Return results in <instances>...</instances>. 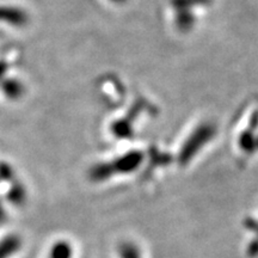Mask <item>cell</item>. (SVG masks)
<instances>
[{"label":"cell","mask_w":258,"mask_h":258,"mask_svg":"<svg viewBox=\"0 0 258 258\" xmlns=\"http://www.w3.org/2000/svg\"><path fill=\"white\" fill-rule=\"evenodd\" d=\"M141 160H143V154L140 152H131L112 163L96 165L91 170L90 175L93 180H103L116 173H129L138 169Z\"/></svg>","instance_id":"1"},{"label":"cell","mask_w":258,"mask_h":258,"mask_svg":"<svg viewBox=\"0 0 258 258\" xmlns=\"http://www.w3.org/2000/svg\"><path fill=\"white\" fill-rule=\"evenodd\" d=\"M214 135V128L209 124H205L200 127L198 131L194 133L191 138L186 141L184 148L180 151L179 163L180 165H186L190 159H192L196 152L205 145L209 139Z\"/></svg>","instance_id":"2"},{"label":"cell","mask_w":258,"mask_h":258,"mask_svg":"<svg viewBox=\"0 0 258 258\" xmlns=\"http://www.w3.org/2000/svg\"><path fill=\"white\" fill-rule=\"evenodd\" d=\"M23 246V237L17 232H9L0 237V258H15Z\"/></svg>","instance_id":"3"},{"label":"cell","mask_w":258,"mask_h":258,"mask_svg":"<svg viewBox=\"0 0 258 258\" xmlns=\"http://www.w3.org/2000/svg\"><path fill=\"white\" fill-rule=\"evenodd\" d=\"M73 245L64 239L54 241L48 252V258H73Z\"/></svg>","instance_id":"4"},{"label":"cell","mask_w":258,"mask_h":258,"mask_svg":"<svg viewBox=\"0 0 258 258\" xmlns=\"http://www.w3.org/2000/svg\"><path fill=\"white\" fill-rule=\"evenodd\" d=\"M118 256L120 258H143L140 247L132 241H125L118 246Z\"/></svg>","instance_id":"5"},{"label":"cell","mask_w":258,"mask_h":258,"mask_svg":"<svg viewBox=\"0 0 258 258\" xmlns=\"http://www.w3.org/2000/svg\"><path fill=\"white\" fill-rule=\"evenodd\" d=\"M6 218H8V212L5 211L4 206H3V203L0 202V224H3V222L6 221Z\"/></svg>","instance_id":"6"}]
</instances>
